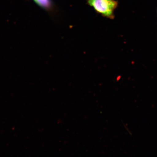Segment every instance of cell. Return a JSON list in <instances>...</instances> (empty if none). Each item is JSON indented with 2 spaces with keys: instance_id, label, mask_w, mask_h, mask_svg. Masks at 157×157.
<instances>
[{
  "instance_id": "obj_1",
  "label": "cell",
  "mask_w": 157,
  "mask_h": 157,
  "mask_svg": "<svg viewBox=\"0 0 157 157\" xmlns=\"http://www.w3.org/2000/svg\"><path fill=\"white\" fill-rule=\"evenodd\" d=\"M87 3L99 14L108 18L114 17L118 3L115 0H87Z\"/></svg>"
},
{
  "instance_id": "obj_2",
  "label": "cell",
  "mask_w": 157,
  "mask_h": 157,
  "mask_svg": "<svg viewBox=\"0 0 157 157\" xmlns=\"http://www.w3.org/2000/svg\"><path fill=\"white\" fill-rule=\"evenodd\" d=\"M36 4L43 8H48L50 5V0H34Z\"/></svg>"
}]
</instances>
